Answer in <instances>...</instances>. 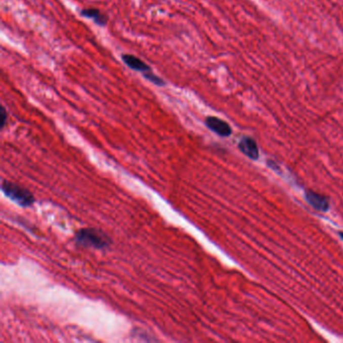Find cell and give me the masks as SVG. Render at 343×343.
<instances>
[{"label": "cell", "mask_w": 343, "mask_h": 343, "mask_svg": "<svg viewBox=\"0 0 343 343\" xmlns=\"http://www.w3.org/2000/svg\"><path fill=\"white\" fill-rule=\"evenodd\" d=\"M81 15L92 19L95 23H97L100 26H105L107 24L108 18L105 14H103L99 9L96 8H86L81 11Z\"/></svg>", "instance_id": "7"}, {"label": "cell", "mask_w": 343, "mask_h": 343, "mask_svg": "<svg viewBox=\"0 0 343 343\" xmlns=\"http://www.w3.org/2000/svg\"><path fill=\"white\" fill-rule=\"evenodd\" d=\"M122 61L124 62V64L128 68L132 69L133 71L140 72L142 74L152 71L151 68L146 63H144L142 60H140L139 58H137V57H135L133 55H123L122 56Z\"/></svg>", "instance_id": "5"}, {"label": "cell", "mask_w": 343, "mask_h": 343, "mask_svg": "<svg viewBox=\"0 0 343 343\" xmlns=\"http://www.w3.org/2000/svg\"><path fill=\"white\" fill-rule=\"evenodd\" d=\"M305 198L307 202L315 209L319 211H327L329 209V200L326 196L321 195L312 190H308L305 193Z\"/></svg>", "instance_id": "4"}, {"label": "cell", "mask_w": 343, "mask_h": 343, "mask_svg": "<svg viewBox=\"0 0 343 343\" xmlns=\"http://www.w3.org/2000/svg\"><path fill=\"white\" fill-rule=\"evenodd\" d=\"M1 189L7 197L21 206H29L34 202L33 195L27 189L10 181L4 180L1 184Z\"/></svg>", "instance_id": "2"}, {"label": "cell", "mask_w": 343, "mask_h": 343, "mask_svg": "<svg viewBox=\"0 0 343 343\" xmlns=\"http://www.w3.org/2000/svg\"><path fill=\"white\" fill-rule=\"evenodd\" d=\"M205 125L206 127L222 137H229L232 134V128L231 126L224 120L218 118V117H207L205 119Z\"/></svg>", "instance_id": "3"}, {"label": "cell", "mask_w": 343, "mask_h": 343, "mask_svg": "<svg viewBox=\"0 0 343 343\" xmlns=\"http://www.w3.org/2000/svg\"><path fill=\"white\" fill-rule=\"evenodd\" d=\"M239 149L251 159L256 160L259 158V147L256 141L251 137H244L239 143Z\"/></svg>", "instance_id": "6"}, {"label": "cell", "mask_w": 343, "mask_h": 343, "mask_svg": "<svg viewBox=\"0 0 343 343\" xmlns=\"http://www.w3.org/2000/svg\"><path fill=\"white\" fill-rule=\"evenodd\" d=\"M6 119H7V113L4 107L1 108V128H4L6 124Z\"/></svg>", "instance_id": "9"}, {"label": "cell", "mask_w": 343, "mask_h": 343, "mask_svg": "<svg viewBox=\"0 0 343 343\" xmlns=\"http://www.w3.org/2000/svg\"><path fill=\"white\" fill-rule=\"evenodd\" d=\"M339 237L341 238V240L343 241V233H339Z\"/></svg>", "instance_id": "10"}, {"label": "cell", "mask_w": 343, "mask_h": 343, "mask_svg": "<svg viewBox=\"0 0 343 343\" xmlns=\"http://www.w3.org/2000/svg\"><path fill=\"white\" fill-rule=\"evenodd\" d=\"M142 75H143V77H144L146 80H148L149 82L153 83V84L156 85V86L162 87L166 85V83L164 82V80H162L160 77H158V76H156L155 74H153L152 71L147 72V73H144V74H142Z\"/></svg>", "instance_id": "8"}, {"label": "cell", "mask_w": 343, "mask_h": 343, "mask_svg": "<svg viewBox=\"0 0 343 343\" xmlns=\"http://www.w3.org/2000/svg\"><path fill=\"white\" fill-rule=\"evenodd\" d=\"M76 242L84 247L105 249L110 246V238L103 232L96 229H83L76 235Z\"/></svg>", "instance_id": "1"}]
</instances>
